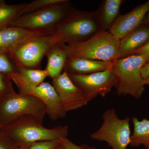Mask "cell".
I'll return each mask as SVG.
<instances>
[{"mask_svg": "<svg viewBox=\"0 0 149 149\" xmlns=\"http://www.w3.org/2000/svg\"><path fill=\"white\" fill-rule=\"evenodd\" d=\"M101 31L95 11L74 8L56 27L52 35L54 44L71 45L90 39Z\"/></svg>", "mask_w": 149, "mask_h": 149, "instance_id": "1", "label": "cell"}, {"mask_svg": "<svg viewBox=\"0 0 149 149\" xmlns=\"http://www.w3.org/2000/svg\"><path fill=\"white\" fill-rule=\"evenodd\" d=\"M1 129L19 146L40 141H61L67 138L68 134L67 125L47 128L29 116L19 118Z\"/></svg>", "mask_w": 149, "mask_h": 149, "instance_id": "2", "label": "cell"}, {"mask_svg": "<svg viewBox=\"0 0 149 149\" xmlns=\"http://www.w3.org/2000/svg\"><path fill=\"white\" fill-rule=\"evenodd\" d=\"M148 62L149 55L146 54L128 56L115 62L111 68L116 77L115 88L118 95L141 97L145 91L141 70Z\"/></svg>", "mask_w": 149, "mask_h": 149, "instance_id": "3", "label": "cell"}, {"mask_svg": "<svg viewBox=\"0 0 149 149\" xmlns=\"http://www.w3.org/2000/svg\"><path fill=\"white\" fill-rule=\"evenodd\" d=\"M120 41L109 31H100L85 41L67 45L68 57L114 63L118 59Z\"/></svg>", "mask_w": 149, "mask_h": 149, "instance_id": "4", "label": "cell"}, {"mask_svg": "<svg viewBox=\"0 0 149 149\" xmlns=\"http://www.w3.org/2000/svg\"><path fill=\"white\" fill-rule=\"evenodd\" d=\"M46 114L45 105L39 99L14 92L0 100V129L27 116L42 124Z\"/></svg>", "mask_w": 149, "mask_h": 149, "instance_id": "5", "label": "cell"}, {"mask_svg": "<svg viewBox=\"0 0 149 149\" xmlns=\"http://www.w3.org/2000/svg\"><path fill=\"white\" fill-rule=\"evenodd\" d=\"M74 8L69 1L66 0L61 3L22 15L14 22L11 27L51 35Z\"/></svg>", "mask_w": 149, "mask_h": 149, "instance_id": "6", "label": "cell"}, {"mask_svg": "<svg viewBox=\"0 0 149 149\" xmlns=\"http://www.w3.org/2000/svg\"><path fill=\"white\" fill-rule=\"evenodd\" d=\"M102 119L101 126L91 134V139L106 142L112 149H127L131 135L130 118L120 119L115 109L111 108L104 112Z\"/></svg>", "mask_w": 149, "mask_h": 149, "instance_id": "7", "label": "cell"}, {"mask_svg": "<svg viewBox=\"0 0 149 149\" xmlns=\"http://www.w3.org/2000/svg\"><path fill=\"white\" fill-rule=\"evenodd\" d=\"M9 75L18 88L19 94L34 96L45 104L47 114L51 119L56 120L65 117L66 112L63 108L58 95L52 85L43 82L37 86H32L26 83L18 72Z\"/></svg>", "mask_w": 149, "mask_h": 149, "instance_id": "8", "label": "cell"}, {"mask_svg": "<svg viewBox=\"0 0 149 149\" xmlns=\"http://www.w3.org/2000/svg\"><path fill=\"white\" fill-rule=\"evenodd\" d=\"M52 35L27 40L9 54L17 66L38 69L49 49L54 45Z\"/></svg>", "mask_w": 149, "mask_h": 149, "instance_id": "9", "label": "cell"}, {"mask_svg": "<svg viewBox=\"0 0 149 149\" xmlns=\"http://www.w3.org/2000/svg\"><path fill=\"white\" fill-rule=\"evenodd\" d=\"M111 68L88 74L68 73L72 82L83 92L86 105L98 96L105 97L115 87L116 79Z\"/></svg>", "mask_w": 149, "mask_h": 149, "instance_id": "10", "label": "cell"}, {"mask_svg": "<svg viewBox=\"0 0 149 149\" xmlns=\"http://www.w3.org/2000/svg\"><path fill=\"white\" fill-rule=\"evenodd\" d=\"M52 85L66 112L86 105L83 92L72 82L66 71H63L58 77L53 79Z\"/></svg>", "mask_w": 149, "mask_h": 149, "instance_id": "11", "label": "cell"}, {"mask_svg": "<svg viewBox=\"0 0 149 149\" xmlns=\"http://www.w3.org/2000/svg\"><path fill=\"white\" fill-rule=\"evenodd\" d=\"M148 11L149 0L128 13L120 15L109 31L118 40H122L143 23Z\"/></svg>", "mask_w": 149, "mask_h": 149, "instance_id": "12", "label": "cell"}, {"mask_svg": "<svg viewBox=\"0 0 149 149\" xmlns=\"http://www.w3.org/2000/svg\"><path fill=\"white\" fill-rule=\"evenodd\" d=\"M47 35L15 27L0 29V54H9L15 48L27 40Z\"/></svg>", "mask_w": 149, "mask_h": 149, "instance_id": "13", "label": "cell"}, {"mask_svg": "<svg viewBox=\"0 0 149 149\" xmlns=\"http://www.w3.org/2000/svg\"><path fill=\"white\" fill-rule=\"evenodd\" d=\"M113 63L89 59L68 57L63 71L71 74H90L104 71L111 68Z\"/></svg>", "mask_w": 149, "mask_h": 149, "instance_id": "14", "label": "cell"}, {"mask_svg": "<svg viewBox=\"0 0 149 149\" xmlns=\"http://www.w3.org/2000/svg\"><path fill=\"white\" fill-rule=\"evenodd\" d=\"M45 56L47 63L45 70L48 77L53 79L59 76L64 70L69 57L68 46L63 43L54 44L49 49Z\"/></svg>", "mask_w": 149, "mask_h": 149, "instance_id": "15", "label": "cell"}, {"mask_svg": "<svg viewBox=\"0 0 149 149\" xmlns=\"http://www.w3.org/2000/svg\"><path fill=\"white\" fill-rule=\"evenodd\" d=\"M149 43V25L142 24L120 40L118 58L127 56L132 52Z\"/></svg>", "mask_w": 149, "mask_h": 149, "instance_id": "16", "label": "cell"}, {"mask_svg": "<svg viewBox=\"0 0 149 149\" xmlns=\"http://www.w3.org/2000/svg\"><path fill=\"white\" fill-rule=\"evenodd\" d=\"M123 0H104L95 11L101 31H109L120 14Z\"/></svg>", "mask_w": 149, "mask_h": 149, "instance_id": "17", "label": "cell"}, {"mask_svg": "<svg viewBox=\"0 0 149 149\" xmlns=\"http://www.w3.org/2000/svg\"><path fill=\"white\" fill-rule=\"evenodd\" d=\"M132 123L133 131L130 137V146H143L145 149H149V120L144 118L140 120L137 118L133 117Z\"/></svg>", "mask_w": 149, "mask_h": 149, "instance_id": "18", "label": "cell"}, {"mask_svg": "<svg viewBox=\"0 0 149 149\" xmlns=\"http://www.w3.org/2000/svg\"><path fill=\"white\" fill-rule=\"evenodd\" d=\"M26 3L8 4L3 0H0V29L11 27L17 19L22 15Z\"/></svg>", "mask_w": 149, "mask_h": 149, "instance_id": "19", "label": "cell"}, {"mask_svg": "<svg viewBox=\"0 0 149 149\" xmlns=\"http://www.w3.org/2000/svg\"><path fill=\"white\" fill-rule=\"evenodd\" d=\"M18 73L22 78L29 85L37 86L44 82L45 79L48 77L45 70L31 69L26 68H18Z\"/></svg>", "mask_w": 149, "mask_h": 149, "instance_id": "20", "label": "cell"}, {"mask_svg": "<svg viewBox=\"0 0 149 149\" xmlns=\"http://www.w3.org/2000/svg\"><path fill=\"white\" fill-rule=\"evenodd\" d=\"M66 0H36L26 3L22 12V15L48 7L64 2Z\"/></svg>", "mask_w": 149, "mask_h": 149, "instance_id": "21", "label": "cell"}, {"mask_svg": "<svg viewBox=\"0 0 149 149\" xmlns=\"http://www.w3.org/2000/svg\"><path fill=\"white\" fill-rule=\"evenodd\" d=\"M18 72V68L8 54H0V72L10 74Z\"/></svg>", "mask_w": 149, "mask_h": 149, "instance_id": "22", "label": "cell"}, {"mask_svg": "<svg viewBox=\"0 0 149 149\" xmlns=\"http://www.w3.org/2000/svg\"><path fill=\"white\" fill-rule=\"evenodd\" d=\"M14 92L9 75L0 72V100Z\"/></svg>", "mask_w": 149, "mask_h": 149, "instance_id": "23", "label": "cell"}, {"mask_svg": "<svg viewBox=\"0 0 149 149\" xmlns=\"http://www.w3.org/2000/svg\"><path fill=\"white\" fill-rule=\"evenodd\" d=\"M61 141L56 140L36 142L30 144L29 149H56L61 144Z\"/></svg>", "mask_w": 149, "mask_h": 149, "instance_id": "24", "label": "cell"}, {"mask_svg": "<svg viewBox=\"0 0 149 149\" xmlns=\"http://www.w3.org/2000/svg\"><path fill=\"white\" fill-rule=\"evenodd\" d=\"M19 146L0 129V149H17Z\"/></svg>", "mask_w": 149, "mask_h": 149, "instance_id": "25", "label": "cell"}, {"mask_svg": "<svg viewBox=\"0 0 149 149\" xmlns=\"http://www.w3.org/2000/svg\"><path fill=\"white\" fill-rule=\"evenodd\" d=\"M61 143L62 146L64 149H98L86 144L78 146L70 141L67 138L62 139Z\"/></svg>", "mask_w": 149, "mask_h": 149, "instance_id": "26", "label": "cell"}, {"mask_svg": "<svg viewBox=\"0 0 149 149\" xmlns=\"http://www.w3.org/2000/svg\"><path fill=\"white\" fill-rule=\"evenodd\" d=\"M141 54H146L149 55V43L144 47L139 48L138 49L132 52L128 56L133 55Z\"/></svg>", "mask_w": 149, "mask_h": 149, "instance_id": "27", "label": "cell"}, {"mask_svg": "<svg viewBox=\"0 0 149 149\" xmlns=\"http://www.w3.org/2000/svg\"><path fill=\"white\" fill-rule=\"evenodd\" d=\"M141 75L143 79L149 77V62L143 66L141 70Z\"/></svg>", "mask_w": 149, "mask_h": 149, "instance_id": "28", "label": "cell"}, {"mask_svg": "<svg viewBox=\"0 0 149 149\" xmlns=\"http://www.w3.org/2000/svg\"><path fill=\"white\" fill-rule=\"evenodd\" d=\"M142 23L149 25V11L146 14Z\"/></svg>", "mask_w": 149, "mask_h": 149, "instance_id": "29", "label": "cell"}, {"mask_svg": "<svg viewBox=\"0 0 149 149\" xmlns=\"http://www.w3.org/2000/svg\"><path fill=\"white\" fill-rule=\"evenodd\" d=\"M29 145H21L17 148V149H29Z\"/></svg>", "mask_w": 149, "mask_h": 149, "instance_id": "30", "label": "cell"}, {"mask_svg": "<svg viewBox=\"0 0 149 149\" xmlns=\"http://www.w3.org/2000/svg\"><path fill=\"white\" fill-rule=\"evenodd\" d=\"M143 84L145 85H149V77L144 79Z\"/></svg>", "mask_w": 149, "mask_h": 149, "instance_id": "31", "label": "cell"}, {"mask_svg": "<svg viewBox=\"0 0 149 149\" xmlns=\"http://www.w3.org/2000/svg\"><path fill=\"white\" fill-rule=\"evenodd\" d=\"M56 149H64L63 148V147L62 146L61 144V145H60L59 146H58L57 148H56Z\"/></svg>", "mask_w": 149, "mask_h": 149, "instance_id": "32", "label": "cell"}]
</instances>
